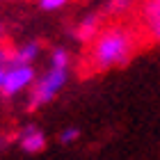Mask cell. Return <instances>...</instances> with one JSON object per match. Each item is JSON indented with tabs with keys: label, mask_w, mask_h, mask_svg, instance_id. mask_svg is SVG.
<instances>
[{
	"label": "cell",
	"mask_w": 160,
	"mask_h": 160,
	"mask_svg": "<svg viewBox=\"0 0 160 160\" xmlns=\"http://www.w3.org/2000/svg\"><path fill=\"white\" fill-rule=\"evenodd\" d=\"M135 53V41L126 28L112 25L105 28L92 43V62L98 71H108L114 67H123L130 62Z\"/></svg>",
	"instance_id": "6da1fadb"
},
{
	"label": "cell",
	"mask_w": 160,
	"mask_h": 160,
	"mask_svg": "<svg viewBox=\"0 0 160 160\" xmlns=\"http://www.w3.org/2000/svg\"><path fill=\"white\" fill-rule=\"evenodd\" d=\"M67 78H69V69L48 67L46 73H43L41 78H37V82L32 85L30 96H28V110L34 112L37 108L50 103V101L57 96V92L67 85Z\"/></svg>",
	"instance_id": "7a4b0ae2"
},
{
	"label": "cell",
	"mask_w": 160,
	"mask_h": 160,
	"mask_svg": "<svg viewBox=\"0 0 160 160\" xmlns=\"http://www.w3.org/2000/svg\"><path fill=\"white\" fill-rule=\"evenodd\" d=\"M34 82H37V73H34L32 64H7V67H0V94H2V98L16 96L23 89L32 87Z\"/></svg>",
	"instance_id": "3957f363"
},
{
	"label": "cell",
	"mask_w": 160,
	"mask_h": 160,
	"mask_svg": "<svg viewBox=\"0 0 160 160\" xmlns=\"http://www.w3.org/2000/svg\"><path fill=\"white\" fill-rule=\"evenodd\" d=\"M41 43L37 39H28L25 43H21L18 48L7 50L2 48L0 53V67H7V64H32V60L39 55Z\"/></svg>",
	"instance_id": "277c9868"
},
{
	"label": "cell",
	"mask_w": 160,
	"mask_h": 160,
	"mask_svg": "<svg viewBox=\"0 0 160 160\" xmlns=\"http://www.w3.org/2000/svg\"><path fill=\"white\" fill-rule=\"evenodd\" d=\"M18 147L25 151V153H39V151L46 149V135L43 130H39L34 123L25 126L18 133Z\"/></svg>",
	"instance_id": "5b68a950"
},
{
	"label": "cell",
	"mask_w": 160,
	"mask_h": 160,
	"mask_svg": "<svg viewBox=\"0 0 160 160\" xmlns=\"http://www.w3.org/2000/svg\"><path fill=\"white\" fill-rule=\"evenodd\" d=\"M103 32L101 30V16L98 14H87L76 28V39L80 41H96V37Z\"/></svg>",
	"instance_id": "8992f818"
},
{
	"label": "cell",
	"mask_w": 160,
	"mask_h": 160,
	"mask_svg": "<svg viewBox=\"0 0 160 160\" xmlns=\"http://www.w3.org/2000/svg\"><path fill=\"white\" fill-rule=\"evenodd\" d=\"M142 14H144V21H147L153 39L160 41V0H147L142 7Z\"/></svg>",
	"instance_id": "52a82bcc"
},
{
	"label": "cell",
	"mask_w": 160,
	"mask_h": 160,
	"mask_svg": "<svg viewBox=\"0 0 160 160\" xmlns=\"http://www.w3.org/2000/svg\"><path fill=\"white\" fill-rule=\"evenodd\" d=\"M50 67H57V69H69V53L64 48H53L50 50Z\"/></svg>",
	"instance_id": "ba28073f"
},
{
	"label": "cell",
	"mask_w": 160,
	"mask_h": 160,
	"mask_svg": "<svg viewBox=\"0 0 160 160\" xmlns=\"http://www.w3.org/2000/svg\"><path fill=\"white\" fill-rule=\"evenodd\" d=\"M135 0H108V14H121L126 12Z\"/></svg>",
	"instance_id": "9c48e42d"
},
{
	"label": "cell",
	"mask_w": 160,
	"mask_h": 160,
	"mask_svg": "<svg viewBox=\"0 0 160 160\" xmlns=\"http://www.w3.org/2000/svg\"><path fill=\"white\" fill-rule=\"evenodd\" d=\"M78 137H80V130H78L76 126H69V128H64L62 133H60L57 140H60V144H73Z\"/></svg>",
	"instance_id": "30bf717a"
},
{
	"label": "cell",
	"mask_w": 160,
	"mask_h": 160,
	"mask_svg": "<svg viewBox=\"0 0 160 160\" xmlns=\"http://www.w3.org/2000/svg\"><path fill=\"white\" fill-rule=\"evenodd\" d=\"M67 2L69 0H39V7L43 12H57V9H62Z\"/></svg>",
	"instance_id": "8fae6325"
}]
</instances>
